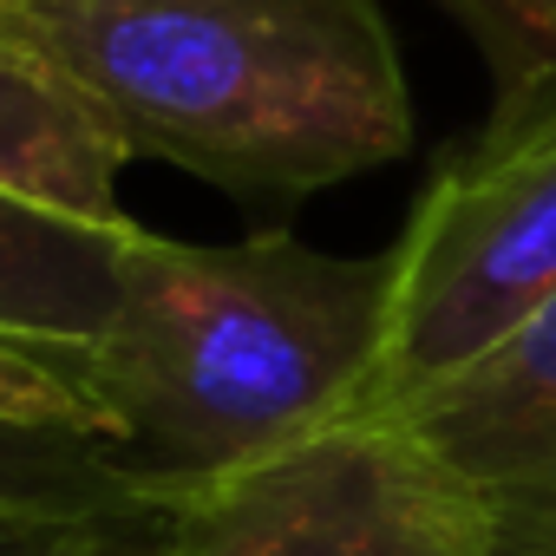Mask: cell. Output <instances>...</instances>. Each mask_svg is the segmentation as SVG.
I'll list each match as a JSON object with an SVG mask.
<instances>
[{
  "mask_svg": "<svg viewBox=\"0 0 556 556\" xmlns=\"http://www.w3.org/2000/svg\"><path fill=\"white\" fill-rule=\"evenodd\" d=\"M0 40L79 86L131 157L302 203L413 151L380 0H0Z\"/></svg>",
  "mask_w": 556,
  "mask_h": 556,
  "instance_id": "6da1fadb",
  "label": "cell"
},
{
  "mask_svg": "<svg viewBox=\"0 0 556 556\" xmlns=\"http://www.w3.org/2000/svg\"><path fill=\"white\" fill-rule=\"evenodd\" d=\"M387 255L289 229L184 242L131 229L105 328L79 348L99 432L157 484H197L361 413L387 334Z\"/></svg>",
  "mask_w": 556,
  "mask_h": 556,
  "instance_id": "7a4b0ae2",
  "label": "cell"
},
{
  "mask_svg": "<svg viewBox=\"0 0 556 556\" xmlns=\"http://www.w3.org/2000/svg\"><path fill=\"white\" fill-rule=\"evenodd\" d=\"M387 262V334L361 413L432 393L556 295V92L484 112L413 197Z\"/></svg>",
  "mask_w": 556,
  "mask_h": 556,
  "instance_id": "3957f363",
  "label": "cell"
},
{
  "mask_svg": "<svg viewBox=\"0 0 556 556\" xmlns=\"http://www.w3.org/2000/svg\"><path fill=\"white\" fill-rule=\"evenodd\" d=\"M157 556H517L497 510L387 413L151 491Z\"/></svg>",
  "mask_w": 556,
  "mask_h": 556,
  "instance_id": "277c9868",
  "label": "cell"
},
{
  "mask_svg": "<svg viewBox=\"0 0 556 556\" xmlns=\"http://www.w3.org/2000/svg\"><path fill=\"white\" fill-rule=\"evenodd\" d=\"M387 419H406L497 510L517 556H556V295Z\"/></svg>",
  "mask_w": 556,
  "mask_h": 556,
  "instance_id": "5b68a950",
  "label": "cell"
},
{
  "mask_svg": "<svg viewBox=\"0 0 556 556\" xmlns=\"http://www.w3.org/2000/svg\"><path fill=\"white\" fill-rule=\"evenodd\" d=\"M131 164L112 118L47 60L0 40V197L92 229H131L118 170Z\"/></svg>",
  "mask_w": 556,
  "mask_h": 556,
  "instance_id": "8992f818",
  "label": "cell"
},
{
  "mask_svg": "<svg viewBox=\"0 0 556 556\" xmlns=\"http://www.w3.org/2000/svg\"><path fill=\"white\" fill-rule=\"evenodd\" d=\"M131 229H92L0 197V328L53 348H86L112 315Z\"/></svg>",
  "mask_w": 556,
  "mask_h": 556,
  "instance_id": "52a82bcc",
  "label": "cell"
},
{
  "mask_svg": "<svg viewBox=\"0 0 556 556\" xmlns=\"http://www.w3.org/2000/svg\"><path fill=\"white\" fill-rule=\"evenodd\" d=\"M138 510H151V484L125 465V452L105 432L0 419V536Z\"/></svg>",
  "mask_w": 556,
  "mask_h": 556,
  "instance_id": "ba28073f",
  "label": "cell"
},
{
  "mask_svg": "<svg viewBox=\"0 0 556 556\" xmlns=\"http://www.w3.org/2000/svg\"><path fill=\"white\" fill-rule=\"evenodd\" d=\"M491 73V112H523L556 92V0H439Z\"/></svg>",
  "mask_w": 556,
  "mask_h": 556,
  "instance_id": "9c48e42d",
  "label": "cell"
},
{
  "mask_svg": "<svg viewBox=\"0 0 556 556\" xmlns=\"http://www.w3.org/2000/svg\"><path fill=\"white\" fill-rule=\"evenodd\" d=\"M0 419L99 432V413L79 380V348H53V341H27L0 328Z\"/></svg>",
  "mask_w": 556,
  "mask_h": 556,
  "instance_id": "30bf717a",
  "label": "cell"
},
{
  "mask_svg": "<svg viewBox=\"0 0 556 556\" xmlns=\"http://www.w3.org/2000/svg\"><path fill=\"white\" fill-rule=\"evenodd\" d=\"M0 556H157V543H151V510H138V517H99V523L0 536Z\"/></svg>",
  "mask_w": 556,
  "mask_h": 556,
  "instance_id": "8fae6325",
  "label": "cell"
}]
</instances>
